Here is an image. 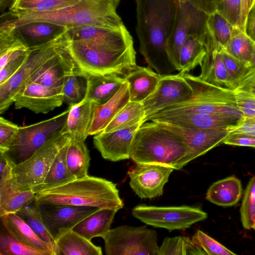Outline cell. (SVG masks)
I'll return each instance as SVG.
<instances>
[{
  "label": "cell",
  "mask_w": 255,
  "mask_h": 255,
  "mask_svg": "<svg viewBox=\"0 0 255 255\" xmlns=\"http://www.w3.org/2000/svg\"><path fill=\"white\" fill-rule=\"evenodd\" d=\"M221 49L217 47L207 48L198 77L209 84L232 90V82L223 60Z\"/></svg>",
  "instance_id": "4316f807"
},
{
  "label": "cell",
  "mask_w": 255,
  "mask_h": 255,
  "mask_svg": "<svg viewBox=\"0 0 255 255\" xmlns=\"http://www.w3.org/2000/svg\"><path fill=\"white\" fill-rule=\"evenodd\" d=\"M247 8V0H242V10L240 29L245 32V24L248 14Z\"/></svg>",
  "instance_id": "680465c9"
},
{
  "label": "cell",
  "mask_w": 255,
  "mask_h": 255,
  "mask_svg": "<svg viewBox=\"0 0 255 255\" xmlns=\"http://www.w3.org/2000/svg\"><path fill=\"white\" fill-rule=\"evenodd\" d=\"M230 132H238L255 136V118L244 119L236 126L228 128Z\"/></svg>",
  "instance_id": "9f6ffc18"
},
{
  "label": "cell",
  "mask_w": 255,
  "mask_h": 255,
  "mask_svg": "<svg viewBox=\"0 0 255 255\" xmlns=\"http://www.w3.org/2000/svg\"><path fill=\"white\" fill-rule=\"evenodd\" d=\"M207 255H236V254L208 236L203 231L198 230L191 239Z\"/></svg>",
  "instance_id": "f6af8a7d"
},
{
  "label": "cell",
  "mask_w": 255,
  "mask_h": 255,
  "mask_svg": "<svg viewBox=\"0 0 255 255\" xmlns=\"http://www.w3.org/2000/svg\"><path fill=\"white\" fill-rule=\"evenodd\" d=\"M15 164L8 155L0 152V184L11 179L12 170Z\"/></svg>",
  "instance_id": "db71d44e"
},
{
  "label": "cell",
  "mask_w": 255,
  "mask_h": 255,
  "mask_svg": "<svg viewBox=\"0 0 255 255\" xmlns=\"http://www.w3.org/2000/svg\"><path fill=\"white\" fill-rule=\"evenodd\" d=\"M11 179L0 184V216L16 213L35 197L33 190H19L13 186Z\"/></svg>",
  "instance_id": "d6a6232c"
},
{
  "label": "cell",
  "mask_w": 255,
  "mask_h": 255,
  "mask_svg": "<svg viewBox=\"0 0 255 255\" xmlns=\"http://www.w3.org/2000/svg\"><path fill=\"white\" fill-rule=\"evenodd\" d=\"M67 29L61 24L40 21L16 23L15 20L14 27L15 34L28 49L56 40Z\"/></svg>",
  "instance_id": "7402d4cb"
},
{
  "label": "cell",
  "mask_w": 255,
  "mask_h": 255,
  "mask_svg": "<svg viewBox=\"0 0 255 255\" xmlns=\"http://www.w3.org/2000/svg\"><path fill=\"white\" fill-rule=\"evenodd\" d=\"M129 101L128 85L126 81L116 94L107 102L93 104V114L89 130L90 135L102 132L118 113Z\"/></svg>",
  "instance_id": "603a6c76"
},
{
  "label": "cell",
  "mask_w": 255,
  "mask_h": 255,
  "mask_svg": "<svg viewBox=\"0 0 255 255\" xmlns=\"http://www.w3.org/2000/svg\"><path fill=\"white\" fill-rule=\"evenodd\" d=\"M253 229H254L255 230V225L254 226V227H253Z\"/></svg>",
  "instance_id": "be15d7a7"
},
{
  "label": "cell",
  "mask_w": 255,
  "mask_h": 255,
  "mask_svg": "<svg viewBox=\"0 0 255 255\" xmlns=\"http://www.w3.org/2000/svg\"><path fill=\"white\" fill-rule=\"evenodd\" d=\"M44 222L55 240L99 208L89 206L40 205Z\"/></svg>",
  "instance_id": "d6986e66"
},
{
  "label": "cell",
  "mask_w": 255,
  "mask_h": 255,
  "mask_svg": "<svg viewBox=\"0 0 255 255\" xmlns=\"http://www.w3.org/2000/svg\"><path fill=\"white\" fill-rule=\"evenodd\" d=\"M65 46L75 62L85 74L101 75L116 74L125 77L136 64L133 45L120 49H110L78 41L66 40Z\"/></svg>",
  "instance_id": "5b68a950"
},
{
  "label": "cell",
  "mask_w": 255,
  "mask_h": 255,
  "mask_svg": "<svg viewBox=\"0 0 255 255\" xmlns=\"http://www.w3.org/2000/svg\"><path fill=\"white\" fill-rule=\"evenodd\" d=\"M223 60L233 84L247 70L248 66L221 49Z\"/></svg>",
  "instance_id": "c3c4849f"
},
{
  "label": "cell",
  "mask_w": 255,
  "mask_h": 255,
  "mask_svg": "<svg viewBox=\"0 0 255 255\" xmlns=\"http://www.w3.org/2000/svg\"><path fill=\"white\" fill-rule=\"evenodd\" d=\"M234 93L255 99V66H248L246 72L232 85Z\"/></svg>",
  "instance_id": "bcb514c9"
},
{
  "label": "cell",
  "mask_w": 255,
  "mask_h": 255,
  "mask_svg": "<svg viewBox=\"0 0 255 255\" xmlns=\"http://www.w3.org/2000/svg\"><path fill=\"white\" fill-rule=\"evenodd\" d=\"M242 0H222L217 11L234 27L240 29Z\"/></svg>",
  "instance_id": "7dc6e473"
},
{
  "label": "cell",
  "mask_w": 255,
  "mask_h": 255,
  "mask_svg": "<svg viewBox=\"0 0 255 255\" xmlns=\"http://www.w3.org/2000/svg\"><path fill=\"white\" fill-rule=\"evenodd\" d=\"M69 110V108L57 116L36 124L20 127L4 153L8 155L16 164L27 159L49 140L61 131Z\"/></svg>",
  "instance_id": "ba28073f"
},
{
  "label": "cell",
  "mask_w": 255,
  "mask_h": 255,
  "mask_svg": "<svg viewBox=\"0 0 255 255\" xmlns=\"http://www.w3.org/2000/svg\"><path fill=\"white\" fill-rule=\"evenodd\" d=\"M87 93V79L82 71L67 76L63 85L64 102L69 107L83 101Z\"/></svg>",
  "instance_id": "60d3db41"
},
{
  "label": "cell",
  "mask_w": 255,
  "mask_h": 255,
  "mask_svg": "<svg viewBox=\"0 0 255 255\" xmlns=\"http://www.w3.org/2000/svg\"><path fill=\"white\" fill-rule=\"evenodd\" d=\"M71 139L61 131L54 136L26 160L17 163L11 181L19 190H34L44 181L61 148Z\"/></svg>",
  "instance_id": "8992f818"
},
{
  "label": "cell",
  "mask_w": 255,
  "mask_h": 255,
  "mask_svg": "<svg viewBox=\"0 0 255 255\" xmlns=\"http://www.w3.org/2000/svg\"><path fill=\"white\" fill-rule=\"evenodd\" d=\"M70 141L57 154L43 182L33 190L36 193L41 190L75 179L70 175L67 163V153Z\"/></svg>",
  "instance_id": "8d00e7d4"
},
{
  "label": "cell",
  "mask_w": 255,
  "mask_h": 255,
  "mask_svg": "<svg viewBox=\"0 0 255 255\" xmlns=\"http://www.w3.org/2000/svg\"><path fill=\"white\" fill-rule=\"evenodd\" d=\"M40 205L89 206L120 210L124 203L116 184L106 179L87 176L44 189L36 193Z\"/></svg>",
  "instance_id": "3957f363"
},
{
  "label": "cell",
  "mask_w": 255,
  "mask_h": 255,
  "mask_svg": "<svg viewBox=\"0 0 255 255\" xmlns=\"http://www.w3.org/2000/svg\"><path fill=\"white\" fill-rule=\"evenodd\" d=\"M161 76L149 67L136 65L124 77L128 85L129 101H144L156 89Z\"/></svg>",
  "instance_id": "cb8c5ba5"
},
{
  "label": "cell",
  "mask_w": 255,
  "mask_h": 255,
  "mask_svg": "<svg viewBox=\"0 0 255 255\" xmlns=\"http://www.w3.org/2000/svg\"><path fill=\"white\" fill-rule=\"evenodd\" d=\"M132 215L147 225L164 228L169 232L189 228L208 217L207 214L200 208L188 206L159 207L139 205L133 208Z\"/></svg>",
  "instance_id": "8fae6325"
},
{
  "label": "cell",
  "mask_w": 255,
  "mask_h": 255,
  "mask_svg": "<svg viewBox=\"0 0 255 255\" xmlns=\"http://www.w3.org/2000/svg\"><path fill=\"white\" fill-rule=\"evenodd\" d=\"M13 0H0V14L5 12L6 8L11 5Z\"/></svg>",
  "instance_id": "91938a15"
},
{
  "label": "cell",
  "mask_w": 255,
  "mask_h": 255,
  "mask_svg": "<svg viewBox=\"0 0 255 255\" xmlns=\"http://www.w3.org/2000/svg\"><path fill=\"white\" fill-rule=\"evenodd\" d=\"M174 169L154 164H137L129 170V185L141 199H151L162 195L163 187Z\"/></svg>",
  "instance_id": "9a60e30c"
},
{
  "label": "cell",
  "mask_w": 255,
  "mask_h": 255,
  "mask_svg": "<svg viewBox=\"0 0 255 255\" xmlns=\"http://www.w3.org/2000/svg\"><path fill=\"white\" fill-rule=\"evenodd\" d=\"M0 255H49L14 238L4 229L0 234Z\"/></svg>",
  "instance_id": "7bdbcfd3"
},
{
  "label": "cell",
  "mask_w": 255,
  "mask_h": 255,
  "mask_svg": "<svg viewBox=\"0 0 255 255\" xmlns=\"http://www.w3.org/2000/svg\"><path fill=\"white\" fill-rule=\"evenodd\" d=\"M151 121L188 128L199 129H228L238 123L223 114L181 113H154L145 117L143 123Z\"/></svg>",
  "instance_id": "ac0fdd59"
},
{
  "label": "cell",
  "mask_w": 255,
  "mask_h": 255,
  "mask_svg": "<svg viewBox=\"0 0 255 255\" xmlns=\"http://www.w3.org/2000/svg\"><path fill=\"white\" fill-rule=\"evenodd\" d=\"M58 255H102L100 247L72 230L61 234L56 240Z\"/></svg>",
  "instance_id": "4dcf8cb0"
},
{
  "label": "cell",
  "mask_w": 255,
  "mask_h": 255,
  "mask_svg": "<svg viewBox=\"0 0 255 255\" xmlns=\"http://www.w3.org/2000/svg\"><path fill=\"white\" fill-rule=\"evenodd\" d=\"M87 79L85 99L93 104L101 105L109 101L126 81L124 76L116 74L91 75Z\"/></svg>",
  "instance_id": "d4e9b609"
},
{
  "label": "cell",
  "mask_w": 255,
  "mask_h": 255,
  "mask_svg": "<svg viewBox=\"0 0 255 255\" xmlns=\"http://www.w3.org/2000/svg\"><path fill=\"white\" fill-rule=\"evenodd\" d=\"M3 229L21 242L53 255L49 246L42 241L30 226L16 213H9L0 216Z\"/></svg>",
  "instance_id": "83f0119b"
},
{
  "label": "cell",
  "mask_w": 255,
  "mask_h": 255,
  "mask_svg": "<svg viewBox=\"0 0 255 255\" xmlns=\"http://www.w3.org/2000/svg\"><path fill=\"white\" fill-rule=\"evenodd\" d=\"M242 192L240 180L231 176L213 183L207 190L206 199L218 206H232L240 200Z\"/></svg>",
  "instance_id": "f546056e"
},
{
  "label": "cell",
  "mask_w": 255,
  "mask_h": 255,
  "mask_svg": "<svg viewBox=\"0 0 255 255\" xmlns=\"http://www.w3.org/2000/svg\"><path fill=\"white\" fill-rule=\"evenodd\" d=\"M62 39L58 51L39 67L24 85L34 82L48 87H61L67 76L82 71L67 50L63 35Z\"/></svg>",
  "instance_id": "e0dca14e"
},
{
  "label": "cell",
  "mask_w": 255,
  "mask_h": 255,
  "mask_svg": "<svg viewBox=\"0 0 255 255\" xmlns=\"http://www.w3.org/2000/svg\"><path fill=\"white\" fill-rule=\"evenodd\" d=\"M199 10L210 15L218 10L222 0H186Z\"/></svg>",
  "instance_id": "11a10c76"
},
{
  "label": "cell",
  "mask_w": 255,
  "mask_h": 255,
  "mask_svg": "<svg viewBox=\"0 0 255 255\" xmlns=\"http://www.w3.org/2000/svg\"><path fill=\"white\" fill-rule=\"evenodd\" d=\"M179 10L172 32L166 43L169 60L180 71L179 54L187 37L195 35L205 43L209 39L207 21L209 15L199 10L186 0H178Z\"/></svg>",
  "instance_id": "30bf717a"
},
{
  "label": "cell",
  "mask_w": 255,
  "mask_h": 255,
  "mask_svg": "<svg viewBox=\"0 0 255 255\" xmlns=\"http://www.w3.org/2000/svg\"><path fill=\"white\" fill-rule=\"evenodd\" d=\"M255 43L245 31L235 27L230 40L222 49L249 66Z\"/></svg>",
  "instance_id": "74e56055"
},
{
  "label": "cell",
  "mask_w": 255,
  "mask_h": 255,
  "mask_svg": "<svg viewBox=\"0 0 255 255\" xmlns=\"http://www.w3.org/2000/svg\"><path fill=\"white\" fill-rule=\"evenodd\" d=\"M143 123L109 132L95 135L94 145L104 159L119 161L130 158V148L133 136Z\"/></svg>",
  "instance_id": "ffe728a7"
},
{
  "label": "cell",
  "mask_w": 255,
  "mask_h": 255,
  "mask_svg": "<svg viewBox=\"0 0 255 255\" xmlns=\"http://www.w3.org/2000/svg\"><path fill=\"white\" fill-rule=\"evenodd\" d=\"M121 0H81L75 5L45 13H13L16 23L40 21L68 28L92 25L121 31L126 28L117 13Z\"/></svg>",
  "instance_id": "277c9868"
},
{
  "label": "cell",
  "mask_w": 255,
  "mask_h": 255,
  "mask_svg": "<svg viewBox=\"0 0 255 255\" xmlns=\"http://www.w3.org/2000/svg\"><path fill=\"white\" fill-rule=\"evenodd\" d=\"M65 124L61 130L71 139L85 140L89 135V130L93 114V104L85 99L81 103L69 107Z\"/></svg>",
  "instance_id": "484cf974"
},
{
  "label": "cell",
  "mask_w": 255,
  "mask_h": 255,
  "mask_svg": "<svg viewBox=\"0 0 255 255\" xmlns=\"http://www.w3.org/2000/svg\"><path fill=\"white\" fill-rule=\"evenodd\" d=\"M144 117L145 111L143 103L129 101L102 132H111L132 126L139 122H142Z\"/></svg>",
  "instance_id": "f35d334b"
},
{
  "label": "cell",
  "mask_w": 255,
  "mask_h": 255,
  "mask_svg": "<svg viewBox=\"0 0 255 255\" xmlns=\"http://www.w3.org/2000/svg\"><path fill=\"white\" fill-rule=\"evenodd\" d=\"M63 102V87H48L34 82L24 85L14 99L16 109L26 108L35 114H47Z\"/></svg>",
  "instance_id": "2e32d148"
},
{
  "label": "cell",
  "mask_w": 255,
  "mask_h": 255,
  "mask_svg": "<svg viewBox=\"0 0 255 255\" xmlns=\"http://www.w3.org/2000/svg\"><path fill=\"white\" fill-rule=\"evenodd\" d=\"M249 66H255V43L252 59Z\"/></svg>",
  "instance_id": "6125c7cd"
},
{
  "label": "cell",
  "mask_w": 255,
  "mask_h": 255,
  "mask_svg": "<svg viewBox=\"0 0 255 255\" xmlns=\"http://www.w3.org/2000/svg\"><path fill=\"white\" fill-rule=\"evenodd\" d=\"M16 214L49 246L53 255H58L55 241L44 222L41 206L36 198L24 205Z\"/></svg>",
  "instance_id": "1f68e13d"
},
{
  "label": "cell",
  "mask_w": 255,
  "mask_h": 255,
  "mask_svg": "<svg viewBox=\"0 0 255 255\" xmlns=\"http://www.w3.org/2000/svg\"><path fill=\"white\" fill-rule=\"evenodd\" d=\"M207 28L215 47L222 49L230 40L235 27L217 10L209 15Z\"/></svg>",
  "instance_id": "ab89813d"
},
{
  "label": "cell",
  "mask_w": 255,
  "mask_h": 255,
  "mask_svg": "<svg viewBox=\"0 0 255 255\" xmlns=\"http://www.w3.org/2000/svg\"><path fill=\"white\" fill-rule=\"evenodd\" d=\"M183 74L179 72L175 75H161L155 91L142 102L145 117L192 98L193 90Z\"/></svg>",
  "instance_id": "4fadbf2b"
},
{
  "label": "cell",
  "mask_w": 255,
  "mask_h": 255,
  "mask_svg": "<svg viewBox=\"0 0 255 255\" xmlns=\"http://www.w3.org/2000/svg\"><path fill=\"white\" fill-rule=\"evenodd\" d=\"M245 32L255 42V5L251 9L247 15Z\"/></svg>",
  "instance_id": "6f0895ef"
},
{
  "label": "cell",
  "mask_w": 255,
  "mask_h": 255,
  "mask_svg": "<svg viewBox=\"0 0 255 255\" xmlns=\"http://www.w3.org/2000/svg\"><path fill=\"white\" fill-rule=\"evenodd\" d=\"M190 153L179 134L159 123L146 122L133 136L130 156L136 164H159L179 170L187 164Z\"/></svg>",
  "instance_id": "7a4b0ae2"
},
{
  "label": "cell",
  "mask_w": 255,
  "mask_h": 255,
  "mask_svg": "<svg viewBox=\"0 0 255 255\" xmlns=\"http://www.w3.org/2000/svg\"><path fill=\"white\" fill-rule=\"evenodd\" d=\"M20 127L0 118V152L5 153L8 149Z\"/></svg>",
  "instance_id": "681fc988"
},
{
  "label": "cell",
  "mask_w": 255,
  "mask_h": 255,
  "mask_svg": "<svg viewBox=\"0 0 255 255\" xmlns=\"http://www.w3.org/2000/svg\"><path fill=\"white\" fill-rule=\"evenodd\" d=\"M63 36L67 41L110 49H120L133 45L132 37L127 28L117 31L92 25H83L67 28Z\"/></svg>",
  "instance_id": "5bb4252c"
},
{
  "label": "cell",
  "mask_w": 255,
  "mask_h": 255,
  "mask_svg": "<svg viewBox=\"0 0 255 255\" xmlns=\"http://www.w3.org/2000/svg\"><path fill=\"white\" fill-rule=\"evenodd\" d=\"M62 41V35L54 41L29 49L27 58L19 69L5 83L0 85V114L14 103L15 96L29 78L58 51Z\"/></svg>",
  "instance_id": "7c38bea8"
},
{
  "label": "cell",
  "mask_w": 255,
  "mask_h": 255,
  "mask_svg": "<svg viewBox=\"0 0 255 255\" xmlns=\"http://www.w3.org/2000/svg\"><path fill=\"white\" fill-rule=\"evenodd\" d=\"M28 51L9 61L0 69V85L10 79L21 67L27 58Z\"/></svg>",
  "instance_id": "f907efd6"
},
{
  "label": "cell",
  "mask_w": 255,
  "mask_h": 255,
  "mask_svg": "<svg viewBox=\"0 0 255 255\" xmlns=\"http://www.w3.org/2000/svg\"><path fill=\"white\" fill-rule=\"evenodd\" d=\"M158 123L176 132L186 142L190 150L187 164L223 143L230 133L228 129L188 128L169 124Z\"/></svg>",
  "instance_id": "44dd1931"
},
{
  "label": "cell",
  "mask_w": 255,
  "mask_h": 255,
  "mask_svg": "<svg viewBox=\"0 0 255 255\" xmlns=\"http://www.w3.org/2000/svg\"><path fill=\"white\" fill-rule=\"evenodd\" d=\"M205 255L204 252L189 238L176 236L166 237L159 247L158 255Z\"/></svg>",
  "instance_id": "b9f144b4"
},
{
  "label": "cell",
  "mask_w": 255,
  "mask_h": 255,
  "mask_svg": "<svg viewBox=\"0 0 255 255\" xmlns=\"http://www.w3.org/2000/svg\"><path fill=\"white\" fill-rule=\"evenodd\" d=\"M81 0H13L9 11L13 13H45L64 9Z\"/></svg>",
  "instance_id": "d590c367"
},
{
  "label": "cell",
  "mask_w": 255,
  "mask_h": 255,
  "mask_svg": "<svg viewBox=\"0 0 255 255\" xmlns=\"http://www.w3.org/2000/svg\"><path fill=\"white\" fill-rule=\"evenodd\" d=\"M206 53L205 42L196 35H188L180 51L179 72L186 73L201 66Z\"/></svg>",
  "instance_id": "836d02e7"
},
{
  "label": "cell",
  "mask_w": 255,
  "mask_h": 255,
  "mask_svg": "<svg viewBox=\"0 0 255 255\" xmlns=\"http://www.w3.org/2000/svg\"><path fill=\"white\" fill-rule=\"evenodd\" d=\"M136 31L139 51L148 67L160 75L170 74L175 68L169 60L166 40L175 25L178 0H135Z\"/></svg>",
  "instance_id": "6da1fadb"
},
{
  "label": "cell",
  "mask_w": 255,
  "mask_h": 255,
  "mask_svg": "<svg viewBox=\"0 0 255 255\" xmlns=\"http://www.w3.org/2000/svg\"><path fill=\"white\" fill-rule=\"evenodd\" d=\"M85 140L71 139L67 153V163L74 179L88 175L91 158Z\"/></svg>",
  "instance_id": "e575fe53"
},
{
  "label": "cell",
  "mask_w": 255,
  "mask_h": 255,
  "mask_svg": "<svg viewBox=\"0 0 255 255\" xmlns=\"http://www.w3.org/2000/svg\"><path fill=\"white\" fill-rule=\"evenodd\" d=\"M240 214L243 227L253 228L255 224V176L250 178L245 189Z\"/></svg>",
  "instance_id": "ee69618b"
},
{
  "label": "cell",
  "mask_w": 255,
  "mask_h": 255,
  "mask_svg": "<svg viewBox=\"0 0 255 255\" xmlns=\"http://www.w3.org/2000/svg\"><path fill=\"white\" fill-rule=\"evenodd\" d=\"M183 76L191 86L194 96L187 101L170 106L155 113L222 114L226 106L236 103L235 94L232 90L209 84L188 73Z\"/></svg>",
  "instance_id": "52a82bcc"
},
{
  "label": "cell",
  "mask_w": 255,
  "mask_h": 255,
  "mask_svg": "<svg viewBox=\"0 0 255 255\" xmlns=\"http://www.w3.org/2000/svg\"><path fill=\"white\" fill-rule=\"evenodd\" d=\"M236 103L245 118H255V99L241 93H235Z\"/></svg>",
  "instance_id": "816d5d0a"
},
{
  "label": "cell",
  "mask_w": 255,
  "mask_h": 255,
  "mask_svg": "<svg viewBox=\"0 0 255 255\" xmlns=\"http://www.w3.org/2000/svg\"><path fill=\"white\" fill-rule=\"evenodd\" d=\"M255 5V0H247V8L248 12Z\"/></svg>",
  "instance_id": "94428289"
},
{
  "label": "cell",
  "mask_w": 255,
  "mask_h": 255,
  "mask_svg": "<svg viewBox=\"0 0 255 255\" xmlns=\"http://www.w3.org/2000/svg\"><path fill=\"white\" fill-rule=\"evenodd\" d=\"M223 143L234 146L255 148V136L238 132H230Z\"/></svg>",
  "instance_id": "f5cc1de1"
},
{
  "label": "cell",
  "mask_w": 255,
  "mask_h": 255,
  "mask_svg": "<svg viewBox=\"0 0 255 255\" xmlns=\"http://www.w3.org/2000/svg\"><path fill=\"white\" fill-rule=\"evenodd\" d=\"M102 238L107 255H158L157 234L146 226H120Z\"/></svg>",
  "instance_id": "9c48e42d"
},
{
  "label": "cell",
  "mask_w": 255,
  "mask_h": 255,
  "mask_svg": "<svg viewBox=\"0 0 255 255\" xmlns=\"http://www.w3.org/2000/svg\"><path fill=\"white\" fill-rule=\"evenodd\" d=\"M118 210L112 208H99L79 222L72 230L90 241L95 237L103 238L111 229Z\"/></svg>",
  "instance_id": "f1b7e54d"
}]
</instances>
